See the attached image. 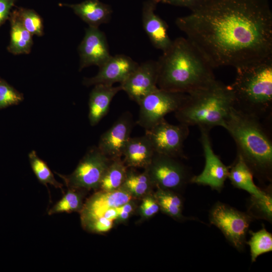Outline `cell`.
<instances>
[{
	"instance_id": "1",
	"label": "cell",
	"mask_w": 272,
	"mask_h": 272,
	"mask_svg": "<svg viewBox=\"0 0 272 272\" xmlns=\"http://www.w3.org/2000/svg\"><path fill=\"white\" fill-rule=\"evenodd\" d=\"M175 24L213 69L272 58L268 0H205Z\"/></svg>"
},
{
	"instance_id": "2",
	"label": "cell",
	"mask_w": 272,
	"mask_h": 272,
	"mask_svg": "<svg viewBox=\"0 0 272 272\" xmlns=\"http://www.w3.org/2000/svg\"><path fill=\"white\" fill-rule=\"evenodd\" d=\"M157 61V86L161 89L188 94L208 87L217 80L214 69L186 38L172 41Z\"/></svg>"
},
{
	"instance_id": "3",
	"label": "cell",
	"mask_w": 272,
	"mask_h": 272,
	"mask_svg": "<svg viewBox=\"0 0 272 272\" xmlns=\"http://www.w3.org/2000/svg\"><path fill=\"white\" fill-rule=\"evenodd\" d=\"M225 128L234 140L237 154L257 178L271 181L272 140L262 120L234 106L225 121Z\"/></svg>"
},
{
	"instance_id": "4",
	"label": "cell",
	"mask_w": 272,
	"mask_h": 272,
	"mask_svg": "<svg viewBox=\"0 0 272 272\" xmlns=\"http://www.w3.org/2000/svg\"><path fill=\"white\" fill-rule=\"evenodd\" d=\"M229 85L234 107L261 120L269 119L272 109V58L236 69Z\"/></svg>"
},
{
	"instance_id": "5",
	"label": "cell",
	"mask_w": 272,
	"mask_h": 272,
	"mask_svg": "<svg viewBox=\"0 0 272 272\" xmlns=\"http://www.w3.org/2000/svg\"><path fill=\"white\" fill-rule=\"evenodd\" d=\"M234 105V97L230 86L216 80L208 87L188 93L175 116L180 123L210 130L215 126L224 127Z\"/></svg>"
},
{
	"instance_id": "6",
	"label": "cell",
	"mask_w": 272,
	"mask_h": 272,
	"mask_svg": "<svg viewBox=\"0 0 272 272\" xmlns=\"http://www.w3.org/2000/svg\"><path fill=\"white\" fill-rule=\"evenodd\" d=\"M209 220L237 250L244 249L249 227L253 220L247 213L217 202L210 211Z\"/></svg>"
},
{
	"instance_id": "7",
	"label": "cell",
	"mask_w": 272,
	"mask_h": 272,
	"mask_svg": "<svg viewBox=\"0 0 272 272\" xmlns=\"http://www.w3.org/2000/svg\"><path fill=\"white\" fill-rule=\"evenodd\" d=\"M111 160L97 147H94L87 152L71 174L55 173L63 180L68 188L97 189Z\"/></svg>"
},
{
	"instance_id": "8",
	"label": "cell",
	"mask_w": 272,
	"mask_h": 272,
	"mask_svg": "<svg viewBox=\"0 0 272 272\" xmlns=\"http://www.w3.org/2000/svg\"><path fill=\"white\" fill-rule=\"evenodd\" d=\"M188 94L159 89L146 96L141 101L137 123L149 129L165 119V116L178 110L185 102Z\"/></svg>"
},
{
	"instance_id": "9",
	"label": "cell",
	"mask_w": 272,
	"mask_h": 272,
	"mask_svg": "<svg viewBox=\"0 0 272 272\" xmlns=\"http://www.w3.org/2000/svg\"><path fill=\"white\" fill-rule=\"evenodd\" d=\"M176 159L155 153L151 163L145 169L153 185L174 191L190 181L192 177L187 169Z\"/></svg>"
},
{
	"instance_id": "10",
	"label": "cell",
	"mask_w": 272,
	"mask_h": 272,
	"mask_svg": "<svg viewBox=\"0 0 272 272\" xmlns=\"http://www.w3.org/2000/svg\"><path fill=\"white\" fill-rule=\"evenodd\" d=\"M188 126L179 123L174 125L165 119L151 128L145 130L155 153L177 158L184 157V142L189 133Z\"/></svg>"
},
{
	"instance_id": "11",
	"label": "cell",
	"mask_w": 272,
	"mask_h": 272,
	"mask_svg": "<svg viewBox=\"0 0 272 272\" xmlns=\"http://www.w3.org/2000/svg\"><path fill=\"white\" fill-rule=\"evenodd\" d=\"M200 141L203 149L205 164L201 173L192 176L190 182L208 186L213 190L220 192L228 178L229 167L226 166L217 155L212 148L210 130L199 128Z\"/></svg>"
},
{
	"instance_id": "12",
	"label": "cell",
	"mask_w": 272,
	"mask_h": 272,
	"mask_svg": "<svg viewBox=\"0 0 272 272\" xmlns=\"http://www.w3.org/2000/svg\"><path fill=\"white\" fill-rule=\"evenodd\" d=\"M158 76L157 61L149 60L139 64L120 85L129 98L139 104L146 96L158 89Z\"/></svg>"
},
{
	"instance_id": "13",
	"label": "cell",
	"mask_w": 272,
	"mask_h": 272,
	"mask_svg": "<svg viewBox=\"0 0 272 272\" xmlns=\"http://www.w3.org/2000/svg\"><path fill=\"white\" fill-rule=\"evenodd\" d=\"M133 124L131 114L128 112L123 113L112 126L101 135L97 146L98 149L111 160L121 158L130 138Z\"/></svg>"
},
{
	"instance_id": "14",
	"label": "cell",
	"mask_w": 272,
	"mask_h": 272,
	"mask_svg": "<svg viewBox=\"0 0 272 272\" xmlns=\"http://www.w3.org/2000/svg\"><path fill=\"white\" fill-rule=\"evenodd\" d=\"M139 63L124 54L111 55L101 65L98 73L91 78H84V85L89 87L97 84L113 85L121 84L138 66Z\"/></svg>"
},
{
	"instance_id": "15",
	"label": "cell",
	"mask_w": 272,
	"mask_h": 272,
	"mask_svg": "<svg viewBox=\"0 0 272 272\" xmlns=\"http://www.w3.org/2000/svg\"><path fill=\"white\" fill-rule=\"evenodd\" d=\"M79 71L95 65L98 67L111 55L105 33L99 28L89 27L78 47Z\"/></svg>"
},
{
	"instance_id": "16",
	"label": "cell",
	"mask_w": 272,
	"mask_h": 272,
	"mask_svg": "<svg viewBox=\"0 0 272 272\" xmlns=\"http://www.w3.org/2000/svg\"><path fill=\"white\" fill-rule=\"evenodd\" d=\"M160 0H147L142 8L144 30L154 47L164 52L171 46L172 41L168 34V26L155 11Z\"/></svg>"
},
{
	"instance_id": "17",
	"label": "cell",
	"mask_w": 272,
	"mask_h": 272,
	"mask_svg": "<svg viewBox=\"0 0 272 272\" xmlns=\"http://www.w3.org/2000/svg\"><path fill=\"white\" fill-rule=\"evenodd\" d=\"M132 197L122 187L110 191L100 190L84 203L81 212L82 223L100 217L107 209L117 208L128 202Z\"/></svg>"
},
{
	"instance_id": "18",
	"label": "cell",
	"mask_w": 272,
	"mask_h": 272,
	"mask_svg": "<svg viewBox=\"0 0 272 272\" xmlns=\"http://www.w3.org/2000/svg\"><path fill=\"white\" fill-rule=\"evenodd\" d=\"M120 91H122L120 85H94L90 93L88 103V118L91 125H97L107 114L112 99Z\"/></svg>"
},
{
	"instance_id": "19",
	"label": "cell",
	"mask_w": 272,
	"mask_h": 272,
	"mask_svg": "<svg viewBox=\"0 0 272 272\" xmlns=\"http://www.w3.org/2000/svg\"><path fill=\"white\" fill-rule=\"evenodd\" d=\"M155 151L148 137L144 135L130 138L127 142L122 156L124 163L127 167H139L146 169L151 163Z\"/></svg>"
},
{
	"instance_id": "20",
	"label": "cell",
	"mask_w": 272,
	"mask_h": 272,
	"mask_svg": "<svg viewBox=\"0 0 272 272\" xmlns=\"http://www.w3.org/2000/svg\"><path fill=\"white\" fill-rule=\"evenodd\" d=\"M89 27L99 28L110 21L111 7L99 0H86L81 3L68 5Z\"/></svg>"
},
{
	"instance_id": "21",
	"label": "cell",
	"mask_w": 272,
	"mask_h": 272,
	"mask_svg": "<svg viewBox=\"0 0 272 272\" xmlns=\"http://www.w3.org/2000/svg\"><path fill=\"white\" fill-rule=\"evenodd\" d=\"M253 174L240 155L237 154L234 163L229 167L228 178L235 187L244 190L250 195L259 197L264 193L253 181Z\"/></svg>"
},
{
	"instance_id": "22",
	"label": "cell",
	"mask_w": 272,
	"mask_h": 272,
	"mask_svg": "<svg viewBox=\"0 0 272 272\" xmlns=\"http://www.w3.org/2000/svg\"><path fill=\"white\" fill-rule=\"evenodd\" d=\"M10 42L8 50L15 55L28 54L33 45L32 35L24 27L16 10L10 15Z\"/></svg>"
},
{
	"instance_id": "23",
	"label": "cell",
	"mask_w": 272,
	"mask_h": 272,
	"mask_svg": "<svg viewBox=\"0 0 272 272\" xmlns=\"http://www.w3.org/2000/svg\"><path fill=\"white\" fill-rule=\"evenodd\" d=\"M153 195L165 214L177 220L189 219L183 216V201L174 191L157 188Z\"/></svg>"
},
{
	"instance_id": "24",
	"label": "cell",
	"mask_w": 272,
	"mask_h": 272,
	"mask_svg": "<svg viewBox=\"0 0 272 272\" xmlns=\"http://www.w3.org/2000/svg\"><path fill=\"white\" fill-rule=\"evenodd\" d=\"M127 172V167L120 158L112 160L102 179L99 189L110 191L122 187Z\"/></svg>"
},
{
	"instance_id": "25",
	"label": "cell",
	"mask_w": 272,
	"mask_h": 272,
	"mask_svg": "<svg viewBox=\"0 0 272 272\" xmlns=\"http://www.w3.org/2000/svg\"><path fill=\"white\" fill-rule=\"evenodd\" d=\"M247 213L253 219H263L271 222L272 192L271 185L264 189L261 196H250Z\"/></svg>"
},
{
	"instance_id": "26",
	"label": "cell",
	"mask_w": 272,
	"mask_h": 272,
	"mask_svg": "<svg viewBox=\"0 0 272 272\" xmlns=\"http://www.w3.org/2000/svg\"><path fill=\"white\" fill-rule=\"evenodd\" d=\"M83 189L68 188L67 192L48 212L49 215L61 213L80 212L83 209Z\"/></svg>"
},
{
	"instance_id": "27",
	"label": "cell",
	"mask_w": 272,
	"mask_h": 272,
	"mask_svg": "<svg viewBox=\"0 0 272 272\" xmlns=\"http://www.w3.org/2000/svg\"><path fill=\"white\" fill-rule=\"evenodd\" d=\"M153 183L146 170L139 173L130 170L127 172L125 181L122 186L134 197L144 196L149 192Z\"/></svg>"
},
{
	"instance_id": "28",
	"label": "cell",
	"mask_w": 272,
	"mask_h": 272,
	"mask_svg": "<svg viewBox=\"0 0 272 272\" xmlns=\"http://www.w3.org/2000/svg\"><path fill=\"white\" fill-rule=\"evenodd\" d=\"M28 158L32 171L41 184L47 187L48 184H50L62 190L63 185L55 179L46 163L39 157L35 151L29 153Z\"/></svg>"
},
{
	"instance_id": "29",
	"label": "cell",
	"mask_w": 272,
	"mask_h": 272,
	"mask_svg": "<svg viewBox=\"0 0 272 272\" xmlns=\"http://www.w3.org/2000/svg\"><path fill=\"white\" fill-rule=\"evenodd\" d=\"M249 246L251 262L255 261L261 254L272 250V235L264 228L251 232L249 240L247 242Z\"/></svg>"
},
{
	"instance_id": "30",
	"label": "cell",
	"mask_w": 272,
	"mask_h": 272,
	"mask_svg": "<svg viewBox=\"0 0 272 272\" xmlns=\"http://www.w3.org/2000/svg\"><path fill=\"white\" fill-rule=\"evenodd\" d=\"M24 27L32 35L42 36L43 34V23L41 17L34 10L21 8L16 10Z\"/></svg>"
},
{
	"instance_id": "31",
	"label": "cell",
	"mask_w": 272,
	"mask_h": 272,
	"mask_svg": "<svg viewBox=\"0 0 272 272\" xmlns=\"http://www.w3.org/2000/svg\"><path fill=\"white\" fill-rule=\"evenodd\" d=\"M23 100V94L0 77V110L18 105Z\"/></svg>"
},
{
	"instance_id": "32",
	"label": "cell",
	"mask_w": 272,
	"mask_h": 272,
	"mask_svg": "<svg viewBox=\"0 0 272 272\" xmlns=\"http://www.w3.org/2000/svg\"><path fill=\"white\" fill-rule=\"evenodd\" d=\"M113 221L104 217H100L83 223L82 225L86 230L91 232L104 233L112 228Z\"/></svg>"
},
{
	"instance_id": "33",
	"label": "cell",
	"mask_w": 272,
	"mask_h": 272,
	"mask_svg": "<svg viewBox=\"0 0 272 272\" xmlns=\"http://www.w3.org/2000/svg\"><path fill=\"white\" fill-rule=\"evenodd\" d=\"M160 207L154 195H146L144 196L140 207L141 216L144 218H150L159 211Z\"/></svg>"
},
{
	"instance_id": "34",
	"label": "cell",
	"mask_w": 272,
	"mask_h": 272,
	"mask_svg": "<svg viewBox=\"0 0 272 272\" xmlns=\"http://www.w3.org/2000/svg\"><path fill=\"white\" fill-rule=\"evenodd\" d=\"M205 0H160V3L175 6L183 7L191 11L197 7Z\"/></svg>"
},
{
	"instance_id": "35",
	"label": "cell",
	"mask_w": 272,
	"mask_h": 272,
	"mask_svg": "<svg viewBox=\"0 0 272 272\" xmlns=\"http://www.w3.org/2000/svg\"><path fill=\"white\" fill-rule=\"evenodd\" d=\"M16 0H0V27L9 17L10 10Z\"/></svg>"
},
{
	"instance_id": "36",
	"label": "cell",
	"mask_w": 272,
	"mask_h": 272,
	"mask_svg": "<svg viewBox=\"0 0 272 272\" xmlns=\"http://www.w3.org/2000/svg\"><path fill=\"white\" fill-rule=\"evenodd\" d=\"M117 216L118 211L116 208H111L105 210L100 217H103L108 219L114 221L116 220Z\"/></svg>"
}]
</instances>
